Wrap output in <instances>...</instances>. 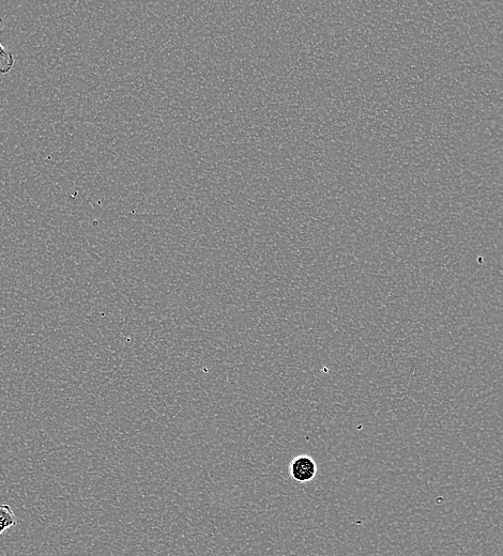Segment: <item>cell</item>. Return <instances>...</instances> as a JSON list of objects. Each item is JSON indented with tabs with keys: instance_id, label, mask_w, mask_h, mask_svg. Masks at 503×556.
<instances>
[{
	"instance_id": "3957f363",
	"label": "cell",
	"mask_w": 503,
	"mask_h": 556,
	"mask_svg": "<svg viewBox=\"0 0 503 556\" xmlns=\"http://www.w3.org/2000/svg\"><path fill=\"white\" fill-rule=\"evenodd\" d=\"M3 20L0 19V29H2ZM15 64L14 55L6 50L0 42V74H7L9 73Z\"/></svg>"
},
{
	"instance_id": "6da1fadb",
	"label": "cell",
	"mask_w": 503,
	"mask_h": 556,
	"mask_svg": "<svg viewBox=\"0 0 503 556\" xmlns=\"http://www.w3.org/2000/svg\"><path fill=\"white\" fill-rule=\"evenodd\" d=\"M289 472H291V476L296 482L309 483L314 480L317 474V465L313 458L299 456L292 460Z\"/></svg>"
},
{
	"instance_id": "7a4b0ae2",
	"label": "cell",
	"mask_w": 503,
	"mask_h": 556,
	"mask_svg": "<svg viewBox=\"0 0 503 556\" xmlns=\"http://www.w3.org/2000/svg\"><path fill=\"white\" fill-rule=\"evenodd\" d=\"M17 524L18 518L15 517L12 508L9 505H0V535Z\"/></svg>"
}]
</instances>
